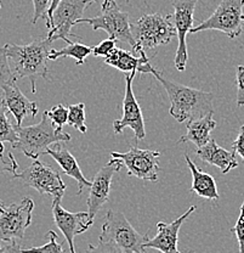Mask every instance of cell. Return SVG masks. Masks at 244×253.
Segmentation results:
<instances>
[{
    "label": "cell",
    "instance_id": "cell-8",
    "mask_svg": "<svg viewBox=\"0 0 244 253\" xmlns=\"http://www.w3.org/2000/svg\"><path fill=\"white\" fill-rule=\"evenodd\" d=\"M12 178L20 179L25 185L35 189L40 195H50L54 199L62 200L66 191V185L60 173L38 160H34L32 165L22 173L14 174Z\"/></svg>",
    "mask_w": 244,
    "mask_h": 253
},
{
    "label": "cell",
    "instance_id": "cell-30",
    "mask_svg": "<svg viewBox=\"0 0 244 253\" xmlns=\"http://www.w3.org/2000/svg\"><path fill=\"white\" fill-rule=\"evenodd\" d=\"M85 253H123V251L114 244V242L99 237L98 246L89 245L88 251Z\"/></svg>",
    "mask_w": 244,
    "mask_h": 253
},
{
    "label": "cell",
    "instance_id": "cell-41",
    "mask_svg": "<svg viewBox=\"0 0 244 253\" xmlns=\"http://www.w3.org/2000/svg\"><path fill=\"white\" fill-rule=\"evenodd\" d=\"M188 253H195V252H193V251H191V252H188Z\"/></svg>",
    "mask_w": 244,
    "mask_h": 253
},
{
    "label": "cell",
    "instance_id": "cell-19",
    "mask_svg": "<svg viewBox=\"0 0 244 253\" xmlns=\"http://www.w3.org/2000/svg\"><path fill=\"white\" fill-rule=\"evenodd\" d=\"M197 157L210 166H215L221 170L222 174H227L231 169L238 167L236 152L227 151L216 144L214 139H210L204 146L197 147Z\"/></svg>",
    "mask_w": 244,
    "mask_h": 253
},
{
    "label": "cell",
    "instance_id": "cell-13",
    "mask_svg": "<svg viewBox=\"0 0 244 253\" xmlns=\"http://www.w3.org/2000/svg\"><path fill=\"white\" fill-rule=\"evenodd\" d=\"M198 0H173L174 15L172 16L174 21L175 30L179 37L176 55H175V67L180 72H183L187 63V45H186V36L193 28V12Z\"/></svg>",
    "mask_w": 244,
    "mask_h": 253
},
{
    "label": "cell",
    "instance_id": "cell-15",
    "mask_svg": "<svg viewBox=\"0 0 244 253\" xmlns=\"http://www.w3.org/2000/svg\"><path fill=\"white\" fill-rule=\"evenodd\" d=\"M52 215L56 226L66 237L70 253H77L74 249V237L88 230L94 220L90 219L88 212H68L61 206L60 199H54L52 201Z\"/></svg>",
    "mask_w": 244,
    "mask_h": 253
},
{
    "label": "cell",
    "instance_id": "cell-7",
    "mask_svg": "<svg viewBox=\"0 0 244 253\" xmlns=\"http://www.w3.org/2000/svg\"><path fill=\"white\" fill-rule=\"evenodd\" d=\"M244 0H221L210 17L193 27L190 33L203 31H219L230 39L241 36L244 27Z\"/></svg>",
    "mask_w": 244,
    "mask_h": 253
},
{
    "label": "cell",
    "instance_id": "cell-34",
    "mask_svg": "<svg viewBox=\"0 0 244 253\" xmlns=\"http://www.w3.org/2000/svg\"><path fill=\"white\" fill-rule=\"evenodd\" d=\"M236 83H237V106H244V66L236 68Z\"/></svg>",
    "mask_w": 244,
    "mask_h": 253
},
{
    "label": "cell",
    "instance_id": "cell-38",
    "mask_svg": "<svg viewBox=\"0 0 244 253\" xmlns=\"http://www.w3.org/2000/svg\"><path fill=\"white\" fill-rule=\"evenodd\" d=\"M4 207H5V205L2 204V201H1V200H0V214H1V212H2V211H4Z\"/></svg>",
    "mask_w": 244,
    "mask_h": 253
},
{
    "label": "cell",
    "instance_id": "cell-5",
    "mask_svg": "<svg viewBox=\"0 0 244 253\" xmlns=\"http://www.w3.org/2000/svg\"><path fill=\"white\" fill-rule=\"evenodd\" d=\"M80 23H86L93 31L102 30L107 32L108 38L128 44L131 46L134 54L139 55L138 44L130 30L129 15L123 12L114 0H104L101 14L91 18H80L75 25Z\"/></svg>",
    "mask_w": 244,
    "mask_h": 253
},
{
    "label": "cell",
    "instance_id": "cell-33",
    "mask_svg": "<svg viewBox=\"0 0 244 253\" xmlns=\"http://www.w3.org/2000/svg\"><path fill=\"white\" fill-rule=\"evenodd\" d=\"M51 0H33V6H34V14L32 18V23L35 25L36 21L40 17L46 18L48 17V11Z\"/></svg>",
    "mask_w": 244,
    "mask_h": 253
},
{
    "label": "cell",
    "instance_id": "cell-23",
    "mask_svg": "<svg viewBox=\"0 0 244 253\" xmlns=\"http://www.w3.org/2000/svg\"><path fill=\"white\" fill-rule=\"evenodd\" d=\"M91 52H93V46L70 42L67 46L62 47L61 50H56L52 47L49 59L52 60V61H56V60L64 59V57H72V59L75 60V63L80 66L85 62V59Z\"/></svg>",
    "mask_w": 244,
    "mask_h": 253
},
{
    "label": "cell",
    "instance_id": "cell-6",
    "mask_svg": "<svg viewBox=\"0 0 244 253\" xmlns=\"http://www.w3.org/2000/svg\"><path fill=\"white\" fill-rule=\"evenodd\" d=\"M148 234L149 231L146 234L139 233L124 213L108 211L99 237L114 242L123 253H146L143 245L148 240Z\"/></svg>",
    "mask_w": 244,
    "mask_h": 253
},
{
    "label": "cell",
    "instance_id": "cell-21",
    "mask_svg": "<svg viewBox=\"0 0 244 253\" xmlns=\"http://www.w3.org/2000/svg\"><path fill=\"white\" fill-rule=\"evenodd\" d=\"M185 160L190 168L191 174H192V186L191 191L196 192L198 196L203 199L211 200V201H217L219 200V192H217L216 183L210 174L203 172L201 168H198L191 160L188 154H185Z\"/></svg>",
    "mask_w": 244,
    "mask_h": 253
},
{
    "label": "cell",
    "instance_id": "cell-9",
    "mask_svg": "<svg viewBox=\"0 0 244 253\" xmlns=\"http://www.w3.org/2000/svg\"><path fill=\"white\" fill-rule=\"evenodd\" d=\"M95 2V0H61L52 14L51 20L46 25L48 27V38L51 42L62 39L70 44V37L73 36V26H75L78 20L83 18L86 6Z\"/></svg>",
    "mask_w": 244,
    "mask_h": 253
},
{
    "label": "cell",
    "instance_id": "cell-28",
    "mask_svg": "<svg viewBox=\"0 0 244 253\" xmlns=\"http://www.w3.org/2000/svg\"><path fill=\"white\" fill-rule=\"evenodd\" d=\"M48 116L52 123L57 126V128H64L66 123H68V106L59 104L51 110L46 111Z\"/></svg>",
    "mask_w": 244,
    "mask_h": 253
},
{
    "label": "cell",
    "instance_id": "cell-37",
    "mask_svg": "<svg viewBox=\"0 0 244 253\" xmlns=\"http://www.w3.org/2000/svg\"><path fill=\"white\" fill-rule=\"evenodd\" d=\"M60 1H61V0H51V4H50L49 11H48V17H46V25H48V23L50 22V20H51L52 14H54L55 9H56V6L59 5Z\"/></svg>",
    "mask_w": 244,
    "mask_h": 253
},
{
    "label": "cell",
    "instance_id": "cell-24",
    "mask_svg": "<svg viewBox=\"0 0 244 253\" xmlns=\"http://www.w3.org/2000/svg\"><path fill=\"white\" fill-rule=\"evenodd\" d=\"M7 110L4 106H0V150L4 151V142H10L11 147L15 146L18 140L17 131L15 126L11 125L6 115Z\"/></svg>",
    "mask_w": 244,
    "mask_h": 253
},
{
    "label": "cell",
    "instance_id": "cell-42",
    "mask_svg": "<svg viewBox=\"0 0 244 253\" xmlns=\"http://www.w3.org/2000/svg\"><path fill=\"white\" fill-rule=\"evenodd\" d=\"M0 2H1V0H0Z\"/></svg>",
    "mask_w": 244,
    "mask_h": 253
},
{
    "label": "cell",
    "instance_id": "cell-12",
    "mask_svg": "<svg viewBox=\"0 0 244 253\" xmlns=\"http://www.w3.org/2000/svg\"><path fill=\"white\" fill-rule=\"evenodd\" d=\"M136 72H131L125 76V93L123 100V116L119 120L113 122L114 134H122L125 128L133 129L135 133L136 141L143 140L146 136L145 121H143L142 111L138 104L135 95L133 91V81Z\"/></svg>",
    "mask_w": 244,
    "mask_h": 253
},
{
    "label": "cell",
    "instance_id": "cell-14",
    "mask_svg": "<svg viewBox=\"0 0 244 253\" xmlns=\"http://www.w3.org/2000/svg\"><path fill=\"white\" fill-rule=\"evenodd\" d=\"M123 167H124V165H123L122 161L118 160V158H112L94 176V180L91 181L89 197L86 200L88 213L91 220H94L102 206L108 202L112 179H113L114 174L119 172Z\"/></svg>",
    "mask_w": 244,
    "mask_h": 253
},
{
    "label": "cell",
    "instance_id": "cell-3",
    "mask_svg": "<svg viewBox=\"0 0 244 253\" xmlns=\"http://www.w3.org/2000/svg\"><path fill=\"white\" fill-rule=\"evenodd\" d=\"M18 140L12 149H18L27 157L38 160L39 156L45 155L50 145L61 141H70L72 136L68 133L57 128L50 121L48 112L44 111L43 118L38 125L22 126H15Z\"/></svg>",
    "mask_w": 244,
    "mask_h": 253
},
{
    "label": "cell",
    "instance_id": "cell-1",
    "mask_svg": "<svg viewBox=\"0 0 244 253\" xmlns=\"http://www.w3.org/2000/svg\"><path fill=\"white\" fill-rule=\"evenodd\" d=\"M4 47L15 77L16 79L30 78L32 93H35L36 79L46 78L48 76V61L52 42L46 37L34 39L27 45L6 44Z\"/></svg>",
    "mask_w": 244,
    "mask_h": 253
},
{
    "label": "cell",
    "instance_id": "cell-16",
    "mask_svg": "<svg viewBox=\"0 0 244 253\" xmlns=\"http://www.w3.org/2000/svg\"><path fill=\"white\" fill-rule=\"evenodd\" d=\"M197 210L196 206H191L182 215L176 218L172 223L159 221L157 224V234L146 241L143 245L145 249H153L162 253H181L177 249L179 244V231L183 221L187 219L191 214Z\"/></svg>",
    "mask_w": 244,
    "mask_h": 253
},
{
    "label": "cell",
    "instance_id": "cell-39",
    "mask_svg": "<svg viewBox=\"0 0 244 253\" xmlns=\"http://www.w3.org/2000/svg\"><path fill=\"white\" fill-rule=\"evenodd\" d=\"M0 253H5V247L0 246Z\"/></svg>",
    "mask_w": 244,
    "mask_h": 253
},
{
    "label": "cell",
    "instance_id": "cell-31",
    "mask_svg": "<svg viewBox=\"0 0 244 253\" xmlns=\"http://www.w3.org/2000/svg\"><path fill=\"white\" fill-rule=\"evenodd\" d=\"M17 161L12 156L11 152L7 155H4V151L0 150V174L2 173H17Z\"/></svg>",
    "mask_w": 244,
    "mask_h": 253
},
{
    "label": "cell",
    "instance_id": "cell-11",
    "mask_svg": "<svg viewBox=\"0 0 244 253\" xmlns=\"http://www.w3.org/2000/svg\"><path fill=\"white\" fill-rule=\"evenodd\" d=\"M159 151L153 150H141L136 146H131L130 150L124 154L111 152L112 158H118L127 167L128 175L142 179V180L157 181L158 173L161 172L158 158Z\"/></svg>",
    "mask_w": 244,
    "mask_h": 253
},
{
    "label": "cell",
    "instance_id": "cell-26",
    "mask_svg": "<svg viewBox=\"0 0 244 253\" xmlns=\"http://www.w3.org/2000/svg\"><path fill=\"white\" fill-rule=\"evenodd\" d=\"M17 79L15 77L12 68L10 66L9 57L6 55V50L5 47H0V89H4L9 84L14 83Z\"/></svg>",
    "mask_w": 244,
    "mask_h": 253
},
{
    "label": "cell",
    "instance_id": "cell-22",
    "mask_svg": "<svg viewBox=\"0 0 244 253\" xmlns=\"http://www.w3.org/2000/svg\"><path fill=\"white\" fill-rule=\"evenodd\" d=\"M214 113L204 116L198 120L188 121L187 123V133L182 135L177 142H187L191 141L197 147H202L210 140V133L216 128L217 123L212 118Z\"/></svg>",
    "mask_w": 244,
    "mask_h": 253
},
{
    "label": "cell",
    "instance_id": "cell-10",
    "mask_svg": "<svg viewBox=\"0 0 244 253\" xmlns=\"http://www.w3.org/2000/svg\"><path fill=\"white\" fill-rule=\"evenodd\" d=\"M34 202L25 197L20 202L5 206L0 214V242L20 241L32 223Z\"/></svg>",
    "mask_w": 244,
    "mask_h": 253
},
{
    "label": "cell",
    "instance_id": "cell-18",
    "mask_svg": "<svg viewBox=\"0 0 244 253\" xmlns=\"http://www.w3.org/2000/svg\"><path fill=\"white\" fill-rule=\"evenodd\" d=\"M105 63L122 72H140V73H151L154 70L153 66L149 63L146 51H141L138 56L131 54L130 51H125L123 49L115 47L113 51L105 57Z\"/></svg>",
    "mask_w": 244,
    "mask_h": 253
},
{
    "label": "cell",
    "instance_id": "cell-4",
    "mask_svg": "<svg viewBox=\"0 0 244 253\" xmlns=\"http://www.w3.org/2000/svg\"><path fill=\"white\" fill-rule=\"evenodd\" d=\"M172 15L147 14L141 16L134 23H130V30L138 44V52L147 51L170 43L176 34Z\"/></svg>",
    "mask_w": 244,
    "mask_h": 253
},
{
    "label": "cell",
    "instance_id": "cell-2",
    "mask_svg": "<svg viewBox=\"0 0 244 253\" xmlns=\"http://www.w3.org/2000/svg\"><path fill=\"white\" fill-rule=\"evenodd\" d=\"M152 75L161 82L163 88L167 91L172 104L169 113L179 123L198 120L209 113H214L211 93L174 83L163 77L162 73L156 68L152 71Z\"/></svg>",
    "mask_w": 244,
    "mask_h": 253
},
{
    "label": "cell",
    "instance_id": "cell-36",
    "mask_svg": "<svg viewBox=\"0 0 244 253\" xmlns=\"http://www.w3.org/2000/svg\"><path fill=\"white\" fill-rule=\"evenodd\" d=\"M5 253H23L22 249L20 247L17 241L7 242V245L5 246Z\"/></svg>",
    "mask_w": 244,
    "mask_h": 253
},
{
    "label": "cell",
    "instance_id": "cell-17",
    "mask_svg": "<svg viewBox=\"0 0 244 253\" xmlns=\"http://www.w3.org/2000/svg\"><path fill=\"white\" fill-rule=\"evenodd\" d=\"M1 105L11 113L16 120V126H22L23 120L26 117L34 118L38 113V105L36 102L31 101L28 97L23 95L22 91L17 86L16 82L9 84L2 89Z\"/></svg>",
    "mask_w": 244,
    "mask_h": 253
},
{
    "label": "cell",
    "instance_id": "cell-32",
    "mask_svg": "<svg viewBox=\"0 0 244 253\" xmlns=\"http://www.w3.org/2000/svg\"><path fill=\"white\" fill-rule=\"evenodd\" d=\"M117 42L118 41H115V39H112V38H108L106 39V41L101 42V43H99L98 45L93 46V55L95 57L108 56L115 47H117L115 46L117 45Z\"/></svg>",
    "mask_w": 244,
    "mask_h": 253
},
{
    "label": "cell",
    "instance_id": "cell-20",
    "mask_svg": "<svg viewBox=\"0 0 244 253\" xmlns=\"http://www.w3.org/2000/svg\"><path fill=\"white\" fill-rule=\"evenodd\" d=\"M45 155H50V156L59 163V166L64 169L66 175L70 176V178L77 180L78 186H79V189H78V195H80L81 192H83L84 188H86V186L90 188L91 181H89L88 179L83 175L77 160H75L74 156H73L67 149L60 146L59 142H57L55 149H51V147L46 149Z\"/></svg>",
    "mask_w": 244,
    "mask_h": 253
},
{
    "label": "cell",
    "instance_id": "cell-35",
    "mask_svg": "<svg viewBox=\"0 0 244 253\" xmlns=\"http://www.w3.org/2000/svg\"><path fill=\"white\" fill-rule=\"evenodd\" d=\"M232 150L244 161V125L241 126L237 139L232 142Z\"/></svg>",
    "mask_w": 244,
    "mask_h": 253
},
{
    "label": "cell",
    "instance_id": "cell-40",
    "mask_svg": "<svg viewBox=\"0 0 244 253\" xmlns=\"http://www.w3.org/2000/svg\"><path fill=\"white\" fill-rule=\"evenodd\" d=\"M95 1H101V0H95ZM102 1H104V0H102Z\"/></svg>",
    "mask_w": 244,
    "mask_h": 253
},
{
    "label": "cell",
    "instance_id": "cell-25",
    "mask_svg": "<svg viewBox=\"0 0 244 253\" xmlns=\"http://www.w3.org/2000/svg\"><path fill=\"white\" fill-rule=\"evenodd\" d=\"M68 125L80 133H86L88 128L85 125V105L83 102L68 106Z\"/></svg>",
    "mask_w": 244,
    "mask_h": 253
},
{
    "label": "cell",
    "instance_id": "cell-29",
    "mask_svg": "<svg viewBox=\"0 0 244 253\" xmlns=\"http://www.w3.org/2000/svg\"><path fill=\"white\" fill-rule=\"evenodd\" d=\"M233 234L236 235L238 242V253H244V201L241 205L240 217H238L236 225L231 229Z\"/></svg>",
    "mask_w": 244,
    "mask_h": 253
},
{
    "label": "cell",
    "instance_id": "cell-27",
    "mask_svg": "<svg viewBox=\"0 0 244 253\" xmlns=\"http://www.w3.org/2000/svg\"><path fill=\"white\" fill-rule=\"evenodd\" d=\"M49 241L43 246L31 247V249H22L23 253H65L64 247L57 242V234L50 230L46 234Z\"/></svg>",
    "mask_w": 244,
    "mask_h": 253
}]
</instances>
